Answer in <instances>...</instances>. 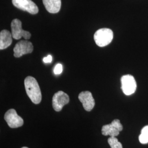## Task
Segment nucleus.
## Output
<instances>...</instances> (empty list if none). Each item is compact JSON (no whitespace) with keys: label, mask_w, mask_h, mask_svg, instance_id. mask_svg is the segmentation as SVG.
I'll use <instances>...</instances> for the list:
<instances>
[{"label":"nucleus","mask_w":148,"mask_h":148,"mask_svg":"<svg viewBox=\"0 0 148 148\" xmlns=\"http://www.w3.org/2000/svg\"><path fill=\"white\" fill-rule=\"evenodd\" d=\"M24 85L27 95L32 102L39 104L42 99V95L36 79L32 76H27L24 80Z\"/></svg>","instance_id":"1"},{"label":"nucleus","mask_w":148,"mask_h":148,"mask_svg":"<svg viewBox=\"0 0 148 148\" xmlns=\"http://www.w3.org/2000/svg\"><path fill=\"white\" fill-rule=\"evenodd\" d=\"M113 36V32L111 29L102 28L98 30L95 33L94 40L97 46L103 47L111 43Z\"/></svg>","instance_id":"2"},{"label":"nucleus","mask_w":148,"mask_h":148,"mask_svg":"<svg viewBox=\"0 0 148 148\" xmlns=\"http://www.w3.org/2000/svg\"><path fill=\"white\" fill-rule=\"evenodd\" d=\"M121 89L126 95L133 94L137 88V83L134 77L131 75H126L122 76Z\"/></svg>","instance_id":"3"},{"label":"nucleus","mask_w":148,"mask_h":148,"mask_svg":"<svg viewBox=\"0 0 148 148\" xmlns=\"http://www.w3.org/2000/svg\"><path fill=\"white\" fill-rule=\"evenodd\" d=\"M12 35L13 38L16 40H19L24 37L25 40H28L31 37V34L29 32L23 30L22 24L20 20L15 19L11 22Z\"/></svg>","instance_id":"4"},{"label":"nucleus","mask_w":148,"mask_h":148,"mask_svg":"<svg viewBox=\"0 0 148 148\" xmlns=\"http://www.w3.org/2000/svg\"><path fill=\"white\" fill-rule=\"evenodd\" d=\"M122 130L123 126L120 121L118 119H115L111 122V123L104 125L102 127L101 133L105 136L116 137Z\"/></svg>","instance_id":"5"},{"label":"nucleus","mask_w":148,"mask_h":148,"mask_svg":"<svg viewBox=\"0 0 148 148\" xmlns=\"http://www.w3.org/2000/svg\"><path fill=\"white\" fill-rule=\"evenodd\" d=\"M5 120L8 125L12 128H16L21 127L24 124V120L19 116L16 110L11 109L5 113Z\"/></svg>","instance_id":"6"},{"label":"nucleus","mask_w":148,"mask_h":148,"mask_svg":"<svg viewBox=\"0 0 148 148\" xmlns=\"http://www.w3.org/2000/svg\"><path fill=\"white\" fill-rule=\"evenodd\" d=\"M13 5L16 8L26 11L32 14H36L38 12L37 5L32 0H12Z\"/></svg>","instance_id":"7"},{"label":"nucleus","mask_w":148,"mask_h":148,"mask_svg":"<svg viewBox=\"0 0 148 148\" xmlns=\"http://www.w3.org/2000/svg\"><path fill=\"white\" fill-rule=\"evenodd\" d=\"M69 102V95L63 91H58L53 95L52 106L54 110L56 111H61L64 106L68 104Z\"/></svg>","instance_id":"8"},{"label":"nucleus","mask_w":148,"mask_h":148,"mask_svg":"<svg viewBox=\"0 0 148 148\" xmlns=\"http://www.w3.org/2000/svg\"><path fill=\"white\" fill-rule=\"evenodd\" d=\"M34 47L32 43L26 40H21L17 43L14 48V56L20 58L22 56L32 52Z\"/></svg>","instance_id":"9"},{"label":"nucleus","mask_w":148,"mask_h":148,"mask_svg":"<svg viewBox=\"0 0 148 148\" xmlns=\"http://www.w3.org/2000/svg\"><path fill=\"white\" fill-rule=\"evenodd\" d=\"M79 99L82 103L86 111H91L95 106V101L90 91L81 92L79 95Z\"/></svg>","instance_id":"10"},{"label":"nucleus","mask_w":148,"mask_h":148,"mask_svg":"<svg viewBox=\"0 0 148 148\" xmlns=\"http://www.w3.org/2000/svg\"><path fill=\"white\" fill-rule=\"evenodd\" d=\"M12 33L7 30H3L0 32V49L3 50L10 46L12 42Z\"/></svg>","instance_id":"11"},{"label":"nucleus","mask_w":148,"mask_h":148,"mask_svg":"<svg viewBox=\"0 0 148 148\" xmlns=\"http://www.w3.org/2000/svg\"><path fill=\"white\" fill-rule=\"evenodd\" d=\"M46 10L51 13H57L61 8V0H42Z\"/></svg>","instance_id":"12"},{"label":"nucleus","mask_w":148,"mask_h":148,"mask_svg":"<svg viewBox=\"0 0 148 148\" xmlns=\"http://www.w3.org/2000/svg\"><path fill=\"white\" fill-rule=\"evenodd\" d=\"M139 140L142 144L148 143V125L143 127L139 136Z\"/></svg>","instance_id":"13"},{"label":"nucleus","mask_w":148,"mask_h":148,"mask_svg":"<svg viewBox=\"0 0 148 148\" xmlns=\"http://www.w3.org/2000/svg\"><path fill=\"white\" fill-rule=\"evenodd\" d=\"M108 142L111 148H122L121 143L119 142L116 137H110L108 138Z\"/></svg>","instance_id":"14"},{"label":"nucleus","mask_w":148,"mask_h":148,"mask_svg":"<svg viewBox=\"0 0 148 148\" xmlns=\"http://www.w3.org/2000/svg\"><path fill=\"white\" fill-rule=\"evenodd\" d=\"M63 71V65L61 64H57L54 69V73L56 75H59Z\"/></svg>","instance_id":"15"},{"label":"nucleus","mask_w":148,"mask_h":148,"mask_svg":"<svg viewBox=\"0 0 148 148\" xmlns=\"http://www.w3.org/2000/svg\"><path fill=\"white\" fill-rule=\"evenodd\" d=\"M52 61V57L51 55H48L46 57H45L43 59V62L45 63H50Z\"/></svg>","instance_id":"16"},{"label":"nucleus","mask_w":148,"mask_h":148,"mask_svg":"<svg viewBox=\"0 0 148 148\" xmlns=\"http://www.w3.org/2000/svg\"><path fill=\"white\" fill-rule=\"evenodd\" d=\"M27 148V147H23V148Z\"/></svg>","instance_id":"17"}]
</instances>
